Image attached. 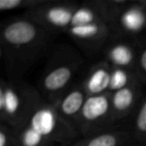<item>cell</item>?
<instances>
[{
  "mask_svg": "<svg viewBox=\"0 0 146 146\" xmlns=\"http://www.w3.org/2000/svg\"><path fill=\"white\" fill-rule=\"evenodd\" d=\"M54 35L26 13L6 21L0 31V55L7 79H22L47 52Z\"/></svg>",
  "mask_w": 146,
  "mask_h": 146,
  "instance_id": "6da1fadb",
  "label": "cell"
},
{
  "mask_svg": "<svg viewBox=\"0 0 146 146\" xmlns=\"http://www.w3.org/2000/svg\"><path fill=\"white\" fill-rule=\"evenodd\" d=\"M18 131L21 146H67L80 136L75 126L45 100Z\"/></svg>",
  "mask_w": 146,
  "mask_h": 146,
  "instance_id": "7a4b0ae2",
  "label": "cell"
},
{
  "mask_svg": "<svg viewBox=\"0 0 146 146\" xmlns=\"http://www.w3.org/2000/svg\"><path fill=\"white\" fill-rule=\"evenodd\" d=\"M83 63V58L77 49L62 43L52 49L49 54L39 88L43 99L54 104L60 96L72 85L76 74Z\"/></svg>",
  "mask_w": 146,
  "mask_h": 146,
  "instance_id": "3957f363",
  "label": "cell"
},
{
  "mask_svg": "<svg viewBox=\"0 0 146 146\" xmlns=\"http://www.w3.org/2000/svg\"><path fill=\"white\" fill-rule=\"evenodd\" d=\"M37 88L23 79L0 82V122L20 130L43 101Z\"/></svg>",
  "mask_w": 146,
  "mask_h": 146,
  "instance_id": "277c9868",
  "label": "cell"
},
{
  "mask_svg": "<svg viewBox=\"0 0 146 146\" xmlns=\"http://www.w3.org/2000/svg\"><path fill=\"white\" fill-rule=\"evenodd\" d=\"M111 93L88 96L75 122V128L82 137L113 129Z\"/></svg>",
  "mask_w": 146,
  "mask_h": 146,
  "instance_id": "5b68a950",
  "label": "cell"
},
{
  "mask_svg": "<svg viewBox=\"0 0 146 146\" xmlns=\"http://www.w3.org/2000/svg\"><path fill=\"white\" fill-rule=\"evenodd\" d=\"M80 7L81 3L50 0L47 4L25 13L56 34L57 32L66 33L70 28L77 26Z\"/></svg>",
  "mask_w": 146,
  "mask_h": 146,
  "instance_id": "8992f818",
  "label": "cell"
},
{
  "mask_svg": "<svg viewBox=\"0 0 146 146\" xmlns=\"http://www.w3.org/2000/svg\"><path fill=\"white\" fill-rule=\"evenodd\" d=\"M111 37L138 38L146 29V0H129L108 23Z\"/></svg>",
  "mask_w": 146,
  "mask_h": 146,
  "instance_id": "52a82bcc",
  "label": "cell"
},
{
  "mask_svg": "<svg viewBox=\"0 0 146 146\" xmlns=\"http://www.w3.org/2000/svg\"><path fill=\"white\" fill-rule=\"evenodd\" d=\"M139 53V38L111 37L104 48V60L111 66L135 71Z\"/></svg>",
  "mask_w": 146,
  "mask_h": 146,
  "instance_id": "ba28073f",
  "label": "cell"
},
{
  "mask_svg": "<svg viewBox=\"0 0 146 146\" xmlns=\"http://www.w3.org/2000/svg\"><path fill=\"white\" fill-rule=\"evenodd\" d=\"M66 34L86 51L99 50L111 38V30L103 21L73 27L66 31Z\"/></svg>",
  "mask_w": 146,
  "mask_h": 146,
  "instance_id": "9c48e42d",
  "label": "cell"
},
{
  "mask_svg": "<svg viewBox=\"0 0 146 146\" xmlns=\"http://www.w3.org/2000/svg\"><path fill=\"white\" fill-rule=\"evenodd\" d=\"M142 84L143 82L139 80L122 89L111 92L112 119L114 125L128 116L135 114L144 94Z\"/></svg>",
  "mask_w": 146,
  "mask_h": 146,
  "instance_id": "30bf717a",
  "label": "cell"
},
{
  "mask_svg": "<svg viewBox=\"0 0 146 146\" xmlns=\"http://www.w3.org/2000/svg\"><path fill=\"white\" fill-rule=\"evenodd\" d=\"M87 97L88 94L82 81L74 82L52 105L65 120L75 126L76 119Z\"/></svg>",
  "mask_w": 146,
  "mask_h": 146,
  "instance_id": "8fae6325",
  "label": "cell"
},
{
  "mask_svg": "<svg viewBox=\"0 0 146 146\" xmlns=\"http://www.w3.org/2000/svg\"><path fill=\"white\" fill-rule=\"evenodd\" d=\"M112 66L105 60L99 61L90 67L81 80L88 96L110 92Z\"/></svg>",
  "mask_w": 146,
  "mask_h": 146,
  "instance_id": "7c38bea8",
  "label": "cell"
},
{
  "mask_svg": "<svg viewBox=\"0 0 146 146\" xmlns=\"http://www.w3.org/2000/svg\"><path fill=\"white\" fill-rule=\"evenodd\" d=\"M133 139L130 129H110L81 137L67 146H125Z\"/></svg>",
  "mask_w": 146,
  "mask_h": 146,
  "instance_id": "4fadbf2b",
  "label": "cell"
},
{
  "mask_svg": "<svg viewBox=\"0 0 146 146\" xmlns=\"http://www.w3.org/2000/svg\"><path fill=\"white\" fill-rule=\"evenodd\" d=\"M130 131L135 141L146 146V89L144 90L140 104L134 114Z\"/></svg>",
  "mask_w": 146,
  "mask_h": 146,
  "instance_id": "5bb4252c",
  "label": "cell"
},
{
  "mask_svg": "<svg viewBox=\"0 0 146 146\" xmlns=\"http://www.w3.org/2000/svg\"><path fill=\"white\" fill-rule=\"evenodd\" d=\"M137 73L134 70L125 68H118L112 66V77L110 84V93L131 85L134 82L139 81ZM141 81V80H140Z\"/></svg>",
  "mask_w": 146,
  "mask_h": 146,
  "instance_id": "9a60e30c",
  "label": "cell"
},
{
  "mask_svg": "<svg viewBox=\"0 0 146 146\" xmlns=\"http://www.w3.org/2000/svg\"><path fill=\"white\" fill-rule=\"evenodd\" d=\"M49 1L50 0H0V10H25L29 12L47 4Z\"/></svg>",
  "mask_w": 146,
  "mask_h": 146,
  "instance_id": "2e32d148",
  "label": "cell"
},
{
  "mask_svg": "<svg viewBox=\"0 0 146 146\" xmlns=\"http://www.w3.org/2000/svg\"><path fill=\"white\" fill-rule=\"evenodd\" d=\"M0 146H21L18 130L0 122Z\"/></svg>",
  "mask_w": 146,
  "mask_h": 146,
  "instance_id": "e0dca14e",
  "label": "cell"
},
{
  "mask_svg": "<svg viewBox=\"0 0 146 146\" xmlns=\"http://www.w3.org/2000/svg\"><path fill=\"white\" fill-rule=\"evenodd\" d=\"M135 71L142 82H146V37L139 38V53Z\"/></svg>",
  "mask_w": 146,
  "mask_h": 146,
  "instance_id": "ac0fdd59",
  "label": "cell"
},
{
  "mask_svg": "<svg viewBox=\"0 0 146 146\" xmlns=\"http://www.w3.org/2000/svg\"><path fill=\"white\" fill-rule=\"evenodd\" d=\"M125 146H144V145H142V144H140V143H138L137 141H135L134 139H132L131 141L129 142V143H127Z\"/></svg>",
  "mask_w": 146,
  "mask_h": 146,
  "instance_id": "d6986e66",
  "label": "cell"
}]
</instances>
